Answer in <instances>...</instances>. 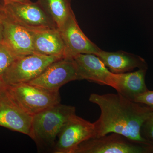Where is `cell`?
<instances>
[{"label":"cell","instance_id":"6da1fadb","mask_svg":"<svg viewBox=\"0 0 153 153\" xmlns=\"http://www.w3.org/2000/svg\"><path fill=\"white\" fill-rule=\"evenodd\" d=\"M89 101L100 108V116L94 123L96 137L111 133L123 135L133 140L153 146L141 134L143 123L153 113L144 104L131 101L118 94H91Z\"/></svg>","mask_w":153,"mask_h":153},{"label":"cell","instance_id":"7a4b0ae2","mask_svg":"<svg viewBox=\"0 0 153 153\" xmlns=\"http://www.w3.org/2000/svg\"><path fill=\"white\" fill-rule=\"evenodd\" d=\"M75 107L58 103L33 116L31 136L42 148H54L58 134L67 120L76 114Z\"/></svg>","mask_w":153,"mask_h":153},{"label":"cell","instance_id":"3957f363","mask_svg":"<svg viewBox=\"0 0 153 153\" xmlns=\"http://www.w3.org/2000/svg\"><path fill=\"white\" fill-rule=\"evenodd\" d=\"M11 99L26 113L35 115L60 103L59 91H53L28 82L7 85Z\"/></svg>","mask_w":153,"mask_h":153},{"label":"cell","instance_id":"277c9868","mask_svg":"<svg viewBox=\"0 0 153 153\" xmlns=\"http://www.w3.org/2000/svg\"><path fill=\"white\" fill-rule=\"evenodd\" d=\"M74 153H153V146L111 133L86 140L78 146Z\"/></svg>","mask_w":153,"mask_h":153},{"label":"cell","instance_id":"5b68a950","mask_svg":"<svg viewBox=\"0 0 153 153\" xmlns=\"http://www.w3.org/2000/svg\"><path fill=\"white\" fill-rule=\"evenodd\" d=\"M3 10L9 19L30 32L57 28L51 17L37 1L4 3Z\"/></svg>","mask_w":153,"mask_h":153},{"label":"cell","instance_id":"8992f818","mask_svg":"<svg viewBox=\"0 0 153 153\" xmlns=\"http://www.w3.org/2000/svg\"><path fill=\"white\" fill-rule=\"evenodd\" d=\"M60 58L35 53L18 57L3 75V80L7 85L30 82Z\"/></svg>","mask_w":153,"mask_h":153},{"label":"cell","instance_id":"52a82bcc","mask_svg":"<svg viewBox=\"0 0 153 153\" xmlns=\"http://www.w3.org/2000/svg\"><path fill=\"white\" fill-rule=\"evenodd\" d=\"M95 137L94 123L74 114L67 120L58 134L53 152L74 153L81 143Z\"/></svg>","mask_w":153,"mask_h":153},{"label":"cell","instance_id":"ba28073f","mask_svg":"<svg viewBox=\"0 0 153 153\" xmlns=\"http://www.w3.org/2000/svg\"><path fill=\"white\" fill-rule=\"evenodd\" d=\"M79 80L73 58H63L51 63L38 77L28 82L53 91H59L63 85Z\"/></svg>","mask_w":153,"mask_h":153},{"label":"cell","instance_id":"9c48e42d","mask_svg":"<svg viewBox=\"0 0 153 153\" xmlns=\"http://www.w3.org/2000/svg\"><path fill=\"white\" fill-rule=\"evenodd\" d=\"M60 31L65 47L64 57L73 58L81 54L95 55L100 50L79 27L74 12Z\"/></svg>","mask_w":153,"mask_h":153},{"label":"cell","instance_id":"30bf717a","mask_svg":"<svg viewBox=\"0 0 153 153\" xmlns=\"http://www.w3.org/2000/svg\"><path fill=\"white\" fill-rule=\"evenodd\" d=\"M33 116L26 113L5 91L0 95V126L31 136Z\"/></svg>","mask_w":153,"mask_h":153},{"label":"cell","instance_id":"8fae6325","mask_svg":"<svg viewBox=\"0 0 153 153\" xmlns=\"http://www.w3.org/2000/svg\"><path fill=\"white\" fill-rule=\"evenodd\" d=\"M2 42L17 57L34 54L32 33L1 14Z\"/></svg>","mask_w":153,"mask_h":153},{"label":"cell","instance_id":"7c38bea8","mask_svg":"<svg viewBox=\"0 0 153 153\" xmlns=\"http://www.w3.org/2000/svg\"><path fill=\"white\" fill-rule=\"evenodd\" d=\"M79 80L85 79L101 85L109 86L113 73L99 57L93 54H79L73 57Z\"/></svg>","mask_w":153,"mask_h":153},{"label":"cell","instance_id":"4fadbf2b","mask_svg":"<svg viewBox=\"0 0 153 153\" xmlns=\"http://www.w3.org/2000/svg\"><path fill=\"white\" fill-rule=\"evenodd\" d=\"M147 69H139L134 72L113 73L109 86L126 99L134 101L137 97L147 91L145 76Z\"/></svg>","mask_w":153,"mask_h":153},{"label":"cell","instance_id":"5bb4252c","mask_svg":"<svg viewBox=\"0 0 153 153\" xmlns=\"http://www.w3.org/2000/svg\"><path fill=\"white\" fill-rule=\"evenodd\" d=\"M95 55L114 74L131 72L135 68L147 69V64L144 59L123 51L108 52L100 49Z\"/></svg>","mask_w":153,"mask_h":153},{"label":"cell","instance_id":"9a60e30c","mask_svg":"<svg viewBox=\"0 0 153 153\" xmlns=\"http://www.w3.org/2000/svg\"><path fill=\"white\" fill-rule=\"evenodd\" d=\"M31 32L34 53L64 57L65 47L60 30L53 28Z\"/></svg>","mask_w":153,"mask_h":153},{"label":"cell","instance_id":"2e32d148","mask_svg":"<svg viewBox=\"0 0 153 153\" xmlns=\"http://www.w3.org/2000/svg\"><path fill=\"white\" fill-rule=\"evenodd\" d=\"M37 2L51 17L60 30L73 12L71 0H38Z\"/></svg>","mask_w":153,"mask_h":153},{"label":"cell","instance_id":"e0dca14e","mask_svg":"<svg viewBox=\"0 0 153 153\" xmlns=\"http://www.w3.org/2000/svg\"><path fill=\"white\" fill-rule=\"evenodd\" d=\"M17 58L4 42H0V77H2Z\"/></svg>","mask_w":153,"mask_h":153},{"label":"cell","instance_id":"ac0fdd59","mask_svg":"<svg viewBox=\"0 0 153 153\" xmlns=\"http://www.w3.org/2000/svg\"><path fill=\"white\" fill-rule=\"evenodd\" d=\"M140 132L142 137L153 146V113L143 123Z\"/></svg>","mask_w":153,"mask_h":153},{"label":"cell","instance_id":"d6986e66","mask_svg":"<svg viewBox=\"0 0 153 153\" xmlns=\"http://www.w3.org/2000/svg\"><path fill=\"white\" fill-rule=\"evenodd\" d=\"M134 102L147 105L153 110V91L148 90L139 96Z\"/></svg>","mask_w":153,"mask_h":153},{"label":"cell","instance_id":"ffe728a7","mask_svg":"<svg viewBox=\"0 0 153 153\" xmlns=\"http://www.w3.org/2000/svg\"><path fill=\"white\" fill-rule=\"evenodd\" d=\"M7 85L3 80L2 77H0V95L7 89Z\"/></svg>","mask_w":153,"mask_h":153},{"label":"cell","instance_id":"44dd1931","mask_svg":"<svg viewBox=\"0 0 153 153\" xmlns=\"http://www.w3.org/2000/svg\"><path fill=\"white\" fill-rule=\"evenodd\" d=\"M2 11V6H0V42L2 41L3 39L2 25L1 22Z\"/></svg>","mask_w":153,"mask_h":153},{"label":"cell","instance_id":"7402d4cb","mask_svg":"<svg viewBox=\"0 0 153 153\" xmlns=\"http://www.w3.org/2000/svg\"><path fill=\"white\" fill-rule=\"evenodd\" d=\"M4 3L9 2H20L28 3L31 2L30 0H4Z\"/></svg>","mask_w":153,"mask_h":153}]
</instances>
